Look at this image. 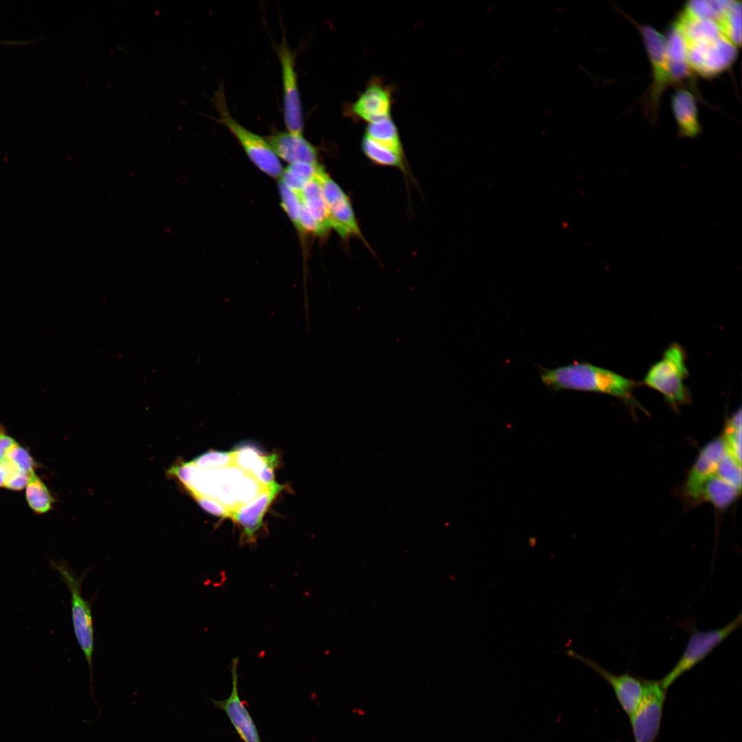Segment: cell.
Wrapping results in <instances>:
<instances>
[{"label": "cell", "mask_w": 742, "mask_h": 742, "mask_svg": "<svg viewBox=\"0 0 742 742\" xmlns=\"http://www.w3.org/2000/svg\"><path fill=\"white\" fill-rule=\"evenodd\" d=\"M544 385L554 390L592 392L629 399L635 383L610 370L586 362H574L540 372Z\"/></svg>", "instance_id": "obj_1"}, {"label": "cell", "mask_w": 742, "mask_h": 742, "mask_svg": "<svg viewBox=\"0 0 742 742\" xmlns=\"http://www.w3.org/2000/svg\"><path fill=\"white\" fill-rule=\"evenodd\" d=\"M52 567L60 576L71 595V618L74 634L89 668L91 694L95 704L102 712L93 693V654L94 652V629L91 606L82 594V585L87 570L76 576L65 561L52 562Z\"/></svg>", "instance_id": "obj_2"}, {"label": "cell", "mask_w": 742, "mask_h": 742, "mask_svg": "<svg viewBox=\"0 0 742 742\" xmlns=\"http://www.w3.org/2000/svg\"><path fill=\"white\" fill-rule=\"evenodd\" d=\"M213 102L219 115V118L214 120L236 137L251 162L266 175L280 178L283 168L279 158L267 139L249 131L232 117L227 105L223 85H220L214 92Z\"/></svg>", "instance_id": "obj_3"}, {"label": "cell", "mask_w": 742, "mask_h": 742, "mask_svg": "<svg viewBox=\"0 0 742 742\" xmlns=\"http://www.w3.org/2000/svg\"><path fill=\"white\" fill-rule=\"evenodd\" d=\"M638 30L650 62L652 80L644 95L643 106L650 121L658 116L660 101L665 89L672 85L665 36L649 25H640L630 19Z\"/></svg>", "instance_id": "obj_4"}, {"label": "cell", "mask_w": 742, "mask_h": 742, "mask_svg": "<svg viewBox=\"0 0 742 742\" xmlns=\"http://www.w3.org/2000/svg\"><path fill=\"white\" fill-rule=\"evenodd\" d=\"M687 375L684 352L682 346L674 344L649 368L644 383L662 394L673 406H677L687 401L688 391L684 384Z\"/></svg>", "instance_id": "obj_5"}, {"label": "cell", "mask_w": 742, "mask_h": 742, "mask_svg": "<svg viewBox=\"0 0 742 742\" xmlns=\"http://www.w3.org/2000/svg\"><path fill=\"white\" fill-rule=\"evenodd\" d=\"M684 42L690 69L706 78L716 77L726 71L734 63L738 54L737 47L723 34Z\"/></svg>", "instance_id": "obj_6"}, {"label": "cell", "mask_w": 742, "mask_h": 742, "mask_svg": "<svg viewBox=\"0 0 742 742\" xmlns=\"http://www.w3.org/2000/svg\"><path fill=\"white\" fill-rule=\"evenodd\" d=\"M741 625V614L726 625L710 631L691 632L686 647L673 668L659 681L666 690L680 676L703 661L711 651Z\"/></svg>", "instance_id": "obj_7"}, {"label": "cell", "mask_w": 742, "mask_h": 742, "mask_svg": "<svg viewBox=\"0 0 742 742\" xmlns=\"http://www.w3.org/2000/svg\"><path fill=\"white\" fill-rule=\"evenodd\" d=\"M666 690L657 681L645 680L642 699L629 717L635 742H655L666 698Z\"/></svg>", "instance_id": "obj_8"}, {"label": "cell", "mask_w": 742, "mask_h": 742, "mask_svg": "<svg viewBox=\"0 0 742 742\" xmlns=\"http://www.w3.org/2000/svg\"><path fill=\"white\" fill-rule=\"evenodd\" d=\"M276 51L280 65L283 91V118L287 131L302 133L303 111L295 68V54L289 47L284 34Z\"/></svg>", "instance_id": "obj_9"}, {"label": "cell", "mask_w": 742, "mask_h": 742, "mask_svg": "<svg viewBox=\"0 0 742 742\" xmlns=\"http://www.w3.org/2000/svg\"><path fill=\"white\" fill-rule=\"evenodd\" d=\"M328 207L330 227L341 238L361 236L350 201L340 186L322 170L318 176Z\"/></svg>", "instance_id": "obj_10"}, {"label": "cell", "mask_w": 742, "mask_h": 742, "mask_svg": "<svg viewBox=\"0 0 742 742\" xmlns=\"http://www.w3.org/2000/svg\"><path fill=\"white\" fill-rule=\"evenodd\" d=\"M566 654L589 666L604 678L612 687L619 704L627 715L630 717L634 712L644 693V679H640L627 673H611L572 649L567 650Z\"/></svg>", "instance_id": "obj_11"}, {"label": "cell", "mask_w": 742, "mask_h": 742, "mask_svg": "<svg viewBox=\"0 0 742 742\" xmlns=\"http://www.w3.org/2000/svg\"><path fill=\"white\" fill-rule=\"evenodd\" d=\"M238 657L231 662L232 691L223 700L211 699L212 704L227 715L236 733L243 742H262L256 724L238 693Z\"/></svg>", "instance_id": "obj_12"}, {"label": "cell", "mask_w": 742, "mask_h": 742, "mask_svg": "<svg viewBox=\"0 0 742 742\" xmlns=\"http://www.w3.org/2000/svg\"><path fill=\"white\" fill-rule=\"evenodd\" d=\"M284 486L275 482L265 489L251 502L240 506L232 513V519L243 529L240 543L256 544V535L263 526V518L269 506Z\"/></svg>", "instance_id": "obj_13"}, {"label": "cell", "mask_w": 742, "mask_h": 742, "mask_svg": "<svg viewBox=\"0 0 742 742\" xmlns=\"http://www.w3.org/2000/svg\"><path fill=\"white\" fill-rule=\"evenodd\" d=\"M726 451L722 438L713 440L702 449L686 484V493L692 499H697L701 497L704 484L715 474L718 464Z\"/></svg>", "instance_id": "obj_14"}, {"label": "cell", "mask_w": 742, "mask_h": 742, "mask_svg": "<svg viewBox=\"0 0 742 742\" xmlns=\"http://www.w3.org/2000/svg\"><path fill=\"white\" fill-rule=\"evenodd\" d=\"M278 158L289 163L306 162L317 164V150L302 135L278 131L267 139Z\"/></svg>", "instance_id": "obj_15"}, {"label": "cell", "mask_w": 742, "mask_h": 742, "mask_svg": "<svg viewBox=\"0 0 742 742\" xmlns=\"http://www.w3.org/2000/svg\"><path fill=\"white\" fill-rule=\"evenodd\" d=\"M671 109L681 137L694 138L701 133L695 93L685 87L675 89L671 97Z\"/></svg>", "instance_id": "obj_16"}, {"label": "cell", "mask_w": 742, "mask_h": 742, "mask_svg": "<svg viewBox=\"0 0 742 742\" xmlns=\"http://www.w3.org/2000/svg\"><path fill=\"white\" fill-rule=\"evenodd\" d=\"M390 109L389 91L376 83L369 85L352 106L356 116L369 123L390 117Z\"/></svg>", "instance_id": "obj_17"}, {"label": "cell", "mask_w": 742, "mask_h": 742, "mask_svg": "<svg viewBox=\"0 0 742 742\" xmlns=\"http://www.w3.org/2000/svg\"><path fill=\"white\" fill-rule=\"evenodd\" d=\"M299 194L307 212L328 232L331 228L328 211L318 178L308 182Z\"/></svg>", "instance_id": "obj_18"}, {"label": "cell", "mask_w": 742, "mask_h": 742, "mask_svg": "<svg viewBox=\"0 0 742 742\" xmlns=\"http://www.w3.org/2000/svg\"><path fill=\"white\" fill-rule=\"evenodd\" d=\"M25 497L29 508L38 515L50 511L55 502L49 488L36 472L29 477L25 488Z\"/></svg>", "instance_id": "obj_19"}, {"label": "cell", "mask_w": 742, "mask_h": 742, "mask_svg": "<svg viewBox=\"0 0 742 742\" xmlns=\"http://www.w3.org/2000/svg\"><path fill=\"white\" fill-rule=\"evenodd\" d=\"M365 135L403 156V148L397 128L390 117L369 123Z\"/></svg>", "instance_id": "obj_20"}, {"label": "cell", "mask_w": 742, "mask_h": 742, "mask_svg": "<svg viewBox=\"0 0 742 742\" xmlns=\"http://www.w3.org/2000/svg\"><path fill=\"white\" fill-rule=\"evenodd\" d=\"M323 168L319 164H311L306 162L289 164L283 170L280 181L287 188L300 192L308 182L317 177Z\"/></svg>", "instance_id": "obj_21"}, {"label": "cell", "mask_w": 742, "mask_h": 742, "mask_svg": "<svg viewBox=\"0 0 742 742\" xmlns=\"http://www.w3.org/2000/svg\"><path fill=\"white\" fill-rule=\"evenodd\" d=\"M740 491V489L715 474L704 484L701 496L718 508H725L737 498Z\"/></svg>", "instance_id": "obj_22"}, {"label": "cell", "mask_w": 742, "mask_h": 742, "mask_svg": "<svg viewBox=\"0 0 742 742\" xmlns=\"http://www.w3.org/2000/svg\"><path fill=\"white\" fill-rule=\"evenodd\" d=\"M721 32L734 45L741 43V3L732 1L730 7L716 23Z\"/></svg>", "instance_id": "obj_23"}, {"label": "cell", "mask_w": 742, "mask_h": 742, "mask_svg": "<svg viewBox=\"0 0 742 742\" xmlns=\"http://www.w3.org/2000/svg\"><path fill=\"white\" fill-rule=\"evenodd\" d=\"M361 148L365 155L374 164L403 169V156L364 135Z\"/></svg>", "instance_id": "obj_24"}, {"label": "cell", "mask_w": 742, "mask_h": 742, "mask_svg": "<svg viewBox=\"0 0 742 742\" xmlns=\"http://www.w3.org/2000/svg\"><path fill=\"white\" fill-rule=\"evenodd\" d=\"M732 2V1L729 0L690 1L684 7L698 18L712 20L717 23Z\"/></svg>", "instance_id": "obj_25"}, {"label": "cell", "mask_w": 742, "mask_h": 742, "mask_svg": "<svg viewBox=\"0 0 742 742\" xmlns=\"http://www.w3.org/2000/svg\"><path fill=\"white\" fill-rule=\"evenodd\" d=\"M726 450L741 464V409L728 420L723 439Z\"/></svg>", "instance_id": "obj_26"}, {"label": "cell", "mask_w": 742, "mask_h": 742, "mask_svg": "<svg viewBox=\"0 0 742 742\" xmlns=\"http://www.w3.org/2000/svg\"><path fill=\"white\" fill-rule=\"evenodd\" d=\"M715 474L726 482L741 490V464L727 450L718 464Z\"/></svg>", "instance_id": "obj_27"}, {"label": "cell", "mask_w": 742, "mask_h": 742, "mask_svg": "<svg viewBox=\"0 0 742 742\" xmlns=\"http://www.w3.org/2000/svg\"><path fill=\"white\" fill-rule=\"evenodd\" d=\"M5 459L29 475L36 472V469L39 467V464L30 454L27 448L19 442L7 452Z\"/></svg>", "instance_id": "obj_28"}, {"label": "cell", "mask_w": 742, "mask_h": 742, "mask_svg": "<svg viewBox=\"0 0 742 742\" xmlns=\"http://www.w3.org/2000/svg\"><path fill=\"white\" fill-rule=\"evenodd\" d=\"M192 462L201 469H223L233 464L232 452L209 451L197 457Z\"/></svg>", "instance_id": "obj_29"}, {"label": "cell", "mask_w": 742, "mask_h": 742, "mask_svg": "<svg viewBox=\"0 0 742 742\" xmlns=\"http://www.w3.org/2000/svg\"><path fill=\"white\" fill-rule=\"evenodd\" d=\"M232 452L233 464L249 474L258 459L263 455L258 448L249 445L238 446Z\"/></svg>", "instance_id": "obj_30"}, {"label": "cell", "mask_w": 742, "mask_h": 742, "mask_svg": "<svg viewBox=\"0 0 742 742\" xmlns=\"http://www.w3.org/2000/svg\"><path fill=\"white\" fill-rule=\"evenodd\" d=\"M278 188L281 197V205L297 228L299 214L302 207V201L299 192L287 188L280 181H279Z\"/></svg>", "instance_id": "obj_31"}, {"label": "cell", "mask_w": 742, "mask_h": 742, "mask_svg": "<svg viewBox=\"0 0 742 742\" xmlns=\"http://www.w3.org/2000/svg\"><path fill=\"white\" fill-rule=\"evenodd\" d=\"M264 489L254 476L245 473L236 488V497L239 506L251 502Z\"/></svg>", "instance_id": "obj_32"}, {"label": "cell", "mask_w": 742, "mask_h": 742, "mask_svg": "<svg viewBox=\"0 0 742 742\" xmlns=\"http://www.w3.org/2000/svg\"><path fill=\"white\" fill-rule=\"evenodd\" d=\"M278 463L277 455L275 453L267 455L265 462L254 475L264 488L269 487L276 482L274 480V469Z\"/></svg>", "instance_id": "obj_33"}, {"label": "cell", "mask_w": 742, "mask_h": 742, "mask_svg": "<svg viewBox=\"0 0 742 742\" xmlns=\"http://www.w3.org/2000/svg\"><path fill=\"white\" fill-rule=\"evenodd\" d=\"M297 229L317 236H324L327 231L307 212L302 203Z\"/></svg>", "instance_id": "obj_34"}, {"label": "cell", "mask_w": 742, "mask_h": 742, "mask_svg": "<svg viewBox=\"0 0 742 742\" xmlns=\"http://www.w3.org/2000/svg\"><path fill=\"white\" fill-rule=\"evenodd\" d=\"M199 505L208 513L218 517H230L231 512L221 503L212 497H197Z\"/></svg>", "instance_id": "obj_35"}, {"label": "cell", "mask_w": 742, "mask_h": 742, "mask_svg": "<svg viewBox=\"0 0 742 742\" xmlns=\"http://www.w3.org/2000/svg\"><path fill=\"white\" fill-rule=\"evenodd\" d=\"M18 442L10 435L5 427L0 423V462L5 459L7 452Z\"/></svg>", "instance_id": "obj_36"}, {"label": "cell", "mask_w": 742, "mask_h": 742, "mask_svg": "<svg viewBox=\"0 0 742 742\" xmlns=\"http://www.w3.org/2000/svg\"><path fill=\"white\" fill-rule=\"evenodd\" d=\"M7 478V468L4 460L0 462V488L5 487Z\"/></svg>", "instance_id": "obj_37"}]
</instances>
